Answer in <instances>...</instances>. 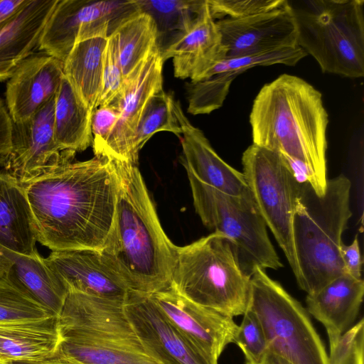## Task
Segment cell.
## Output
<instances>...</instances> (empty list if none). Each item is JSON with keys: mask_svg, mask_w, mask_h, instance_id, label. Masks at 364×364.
I'll use <instances>...</instances> for the list:
<instances>
[{"mask_svg": "<svg viewBox=\"0 0 364 364\" xmlns=\"http://www.w3.org/2000/svg\"><path fill=\"white\" fill-rule=\"evenodd\" d=\"M23 185L38 242L52 251L102 250L118 188L109 159L68 162Z\"/></svg>", "mask_w": 364, "mask_h": 364, "instance_id": "cell-1", "label": "cell"}, {"mask_svg": "<svg viewBox=\"0 0 364 364\" xmlns=\"http://www.w3.org/2000/svg\"><path fill=\"white\" fill-rule=\"evenodd\" d=\"M250 124L253 144L280 152L324 194L328 115L320 91L298 76L282 74L256 95Z\"/></svg>", "mask_w": 364, "mask_h": 364, "instance_id": "cell-2", "label": "cell"}, {"mask_svg": "<svg viewBox=\"0 0 364 364\" xmlns=\"http://www.w3.org/2000/svg\"><path fill=\"white\" fill-rule=\"evenodd\" d=\"M108 159L117 176V197L112 228L100 252L130 291L152 294L165 290L177 246L161 225L137 165Z\"/></svg>", "mask_w": 364, "mask_h": 364, "instance_id": "cell-3", "label": "cell"}, {"mask_svg": "<svg viewBox=\"0 0 364 364\" xmlns=\"http://www.w3.org/2000/svg\"><path fill=\"white\" fill-rule=\"evenodd\" d=\"M350 181L341 174L328 179L318 195L306 180L293 219V240L299 265V287L311 294L347 274L340 255L342 234L352 216Z\"/></svg>", "mask_w": 364, "mask_h": 364, "instance_id": "cell-4", "label": "cell"}, {"mask_svg": "<svg viewBox=\"0 0 364 364\" xmlns=\"http://www.w3.org/2000/svg\"><path fill=\"white\" fill-rule=\"evenodd\" d=\"M169 287L194 304L233 318L248 307L250 277L240 268L231 240L213 232L176 247Z\"/></svg>", "mask_w": 364, "mask_h": 364, "instance_id": "cell-5", "label": "cell"}, {"mask_svg": "<svg viewBox=\"0 0 364 364\" xmlns=\"http://www.w3.org/2000/svg\"><path fill=\"white\" fill-rule=\"evenodd\" d=\"M297 29V45L324 73L364 76V1H289Z\"/></svg>", "mask_w": 364, "mask_h": 364, "instance_id": "cell-6", "label": "cell"}, {"mask_svg": "<svg viewBox=\"0 0 364 364\" xmlns=\"http://www.w3.org/2000/svg\"><path fill=\"white\" fill-rule=\"evenodd\" d=\"M186 172L197 214L207 228L231 240L246 275L251 277L257 268L266 270L283 267L252 195L224 193Z\"/></svg>", "mask_w": 364, "mask_h": 364, "instance_id": "cell-7", "label": "cell"}, {"mask_svg": "<svg viewBox=\"0 0 364 364\" xmlns=\"http://www.w3.org/2000/svg\"><path fill=\"white\" fill-rule=\"evenodd\" d=\"M247 308L262 326L268 350L293 364H328V355L307 311L260 268L250 277Z\"/></svg>", "mask_w": 364, "mask_h": 364, "instance_id": "cell-8", "label": "cell"}, {"mask_svg": "<svg viewBox=\"0 0 364 364\" xmlns=\"http://www.w3.org/2000/svg\"><path fill=\"white\" fill-rule=\"evenodd\" d=\"M242 164L256 206L297 280L299 269L292 226L304 179L280 152L253 144L243 152Z\"/></svg>", "mask_w": 364, "mask_h": 364, "instance_id": "cell-9", "label": "cell"}, {"mask_svg": "<svg viewBox=\"0 0 364 364\" xmlns=\"http://www.w3.org/2000/svg\"><path fill=\"white\" fill-rule=\"evenodd\" d=\"M124 303L69 291L58 316L61 339L116 345L147 354Z\"/></svg>", "mask_w": 364, "mask_h": 364, "instance_id": "cell-10", "label": "cell"}, {"mask_svg": "<svg viewBox=\"0 0 364 364\" xmlns=\"http://www.w3.org/2000/svg\"><path fill=\"white\" fill-rule=\"evenodd\" d=\"M55 97L29 119L13 124L11 146L0 166L21 183L48 174L75 156L62 151L55 141Z\"/></svg>", "mask_w": 364, "mask_h": 364, "instance_id": "cell-11", "label": "cell"}, {"mask_svg": "<svg viewBox=\"0 0 364 364\" xmlns=\"http://www.w3.org/2000/svg\"><path fill=\"white\" fill-rule=\"evenodd\" d=\"M164 61L156 46L124 81L119 95L112 102L119 117L102 151L95 156L113 159L137 165L135 136L145 106L155 93L163 90Z\"/></svg>", "mask_w": 364, "mask_h": 364, "instance_id": "cell-12", "label": "cell"}, {"mask_svg": "<svg viewBox=\"0 0 364 364\" xmlns=\"http://www.w3.org/2000/svg\"><path fill=\"white\" fill-rule=\"evenodd\" d=\"M124 306L146 352L161 364H218L166 318L150 294L129 291Z\"/></svg>", "mask_w": 364, "mask_h": 364, "instance_id": "cell-13", "label": "cell"}, {"mask_svg": "<svg viewBox=\"0 0 364 364\" xmlns=\"http://www.w3.org/2000/svg\"><path fill=\"white\" fill-rule=\"evenodd\" d=\"M150 295L166 318L209 358L218 361L235 342L238 325L233 318L194 304L170 287Z\"/></svg>", "mask_w": 364, "mask_h": 364, "instance_id": "cell-14", "label": "cell"}, {"mask_svg": "<svg viewBox=\"0 0 364 364\" xmlns=\"http://www.w3.org/2000/svg\"><path fill=\"white\" fill-rule=\"evenodd\" d=\"M215 22L227 49V57L298 46L296 25L289 1L269 11Z\"/></svg>", "mask_w": 364, "mask_h": 364, "instance_id": "cell-15", "label": "cell"}, {"mask_svg": "<svg viewBox=\"0 0 364 364\" xmlns=\"http://www.w3.org/2000/svg\"><path fill=\"white\" fill-rule=\"evenodd\" d=\"M45 260L68 291L124 302L130 291L100 251H52Z\"/></svg>", "mask_w": 364, "mask_h": 364, "instance_id": "cell-16", "label": "cell"}, {"mask_svg": "<svg viewBox=\"0 0 364 364\" xmlns=\"http://www.w3.org/2000/svg\"><path fill=\"white\" fill-rule=\"evenodd\" d=\"M63 77V63L45 53L23 60L6 83V107L13 122L29 119L53 98Z\"/></svg>", "mask_w": 364, "mask_h": 364, "instance_id": "cell-17", "label": "cell"}, {"mask_svg": "<svg viewBox=\"0 0 364 364\" xmlns=\"http://www.w3.org/2000/svg\"><path fill=\"white\" fill-rule=\"evenodd\" d=\"M172 108L181 130V161L186 170L200 182L224 193L236 196L252 195L244 174L218 155L203 132L189 122L180 102L174 98Z\"/></svg>", "mask_w": 364, "mask_h": 364, "instance_id": "cell-18", "label": "cell"}, {"mask_svg": "<svg viewBox=\"0 0 364 364\" xmlns=\"http://www.w3.org/2000/svg\"><path fill=\"white\" fill-rule=\"evenodd\" d=\"M216 20L208 4L193 28L161 53L163 61L173 59L176 77L198 81L227 57Z\"/></svg>", "mask_w": 364, "mask_h": 364, "instance_id": "cell-19", "label": "cell"}, {"mask_svg": "<svg viewBox=\"0 0 364 364\" xmlns=\"http://www.w3.org/2000/svg\"><path fill=\"white\" fill-rule=\"evenodd\" d=\"M0 279L58 316L68 292L38 252L24 255L0 246Z\"/></svg>", "mask_w": 364, "mask_h": 364, "instance_id": "cell-20", "label": "cell"}, {"mask_svg": "<svg viewBox=\"0 0 364 364\" xmlns=\"http://www.w3.org/2000/svg\"><path fill=\"white\" fill-rule=\"evenodd\" d=\"M363 294V280L348 274L336 277L318 291L307 294V312L324 326L329 344L353 326Z\"/></svg>", "mask_w": 364, "mask_h": 364, "instance_id": "cell-21", "label": "cell"}, {"mask_svg": "<svg viewBox=\"0 0 364 364\" xmlns=\"http://www.w3.org/2000/svg\"><path fill=\"white\" fill-rule=\"evenodd\" d=\"M58 0H28L0 28V81L9 80L38 47L44 26Z\"/></svg>", "mask_w": 364, "mask_h": 364, "instance_id": "cell-22", "label": "cell"}, {"mask_svg": "<svg viewBox=\"0 0 364 364\" xmlns=\"http://www.w3.org/2000/svg\"><path fill=\"white\" fill-rule=\"evenodd\" d=\"M60 341L58 316L0 322V361L55 360Z\"/></svg>", "mask_w": 364, "mask_h": 364, "instance_id": "cell-23", "label": "cell"}, {"mask_svg": "<svg viewBox=\"0 0 364 364\" xmlns=\"http://www.w3.org/2000/svg\"><path fill=\"white\" fill-rule=\"evenodd\" d=\"M33 218L25 188L0 169V246L32 255L37 252Z\"/></svg>", "mask_w": 364, "mask_h": 364, "instance_id": "cell-24", "label": "cell"}, {"mask_svg": "<svg viewBox=\"0 0 364 364\" xmlns=\"http://www.w3.org/2000/svg\"><path fill=\"white\" fill-rule=\"evenodd\" d=\"M92 112L64 75L55 95L54 134L62 151L75 154L92 144Z\"/></svg>", "mask_w": 364, "mask_h": 364, "instance_id": "cell-25", "label": "cell"}, {"mask_svg": "<svg viewBox=\"0 0 364 364\" xmlns=\"http://www.w3.org/2000/svg\"><path fill=\"white\" fill-rule=\"evenodd\" d=\"M108 38L77 41L63 62L64 75L90 111L97 108L102 88L103 55Z\"/></svg>", "mask_w": 364, "mask_h": 364, "instance_id": "cell-26", "label": "cell"}, {"mask_svg": "<svg viewBox=\"0 0 364 364\" xmlns=\"http://www.w3.org/2000/svg\"><path fill=\"white\" fill-rule=\"evenodd\" d=\"M139 11L154 20L161 53L185 36L203 13L207 0H134Z\"/></svg>", "mask_w": 364, "mask_h": 364, "instance_id": "cell-27", "label": "cell"}, {"mask_svg": "<svg viewBox=\"0 0 364 364\" xmlns=\"http://www.w3.org/2000/svg\"><path fill=\"white\" fill-rule=\"evenodd\" d=\"M89 0H58L43 30L38 48L63 63L75 44Z\"/></svg>", "mask_w": 364, "mask_h": 364, "instance_id": "cell-28", "label": "cell"}, {"mask_svg": "<svg viewBox=\"0 0 364 364\" xmlns=\"http://www.w3.org/2000/svg\"><path fill=\"white\" fill-rule=\"evenodd\" d=\"M124 79L144 62L157 45V30L153 18L138 11L123 20L114 31Z\"/></svg>", "mask_w": 364, "mask_h": 364, "instance_id": "cell-29", "label": "cell"}, {"mask_svg": "<svg viewBox=\"0 0 364 364\" xmlns=\"http://www.w3.org/2000/svg\"><path fill=\"white\" fill-rule=\"evenodd\" d=\"M55 360L64 364H161L122 346L61 339Z\"/></svg>", "mask_w": 364, "mask_h": 364, "instance_id": "cell-30", "label": "cell"}, {"mask_svg": "<svg viewBox=\"0 0 364 364\" xmlns=\"http://www.w3.org/2000/svg\"><path fill=\"white\" fill-rule=\"evenodd\" d=\"M173 98L162 90L147 102L136 132L134 145L137 154L155 133L168 132L181 136V127L172 108Z\"/></svg>", "mask_w": 364, "mask_h": 364, "instance_id": "cell-31", "label": "cell"}, {"mask_svg": "<svg viewBox=\"0 0 364 364\" xmlns=\"http://www.w3.org/2000/svg\"><path fill=\"white\" fill-rule=\"evenodd\" d=\"M306 55L307 53L301 48L296 46L253 55L226 57L214 66L204 78L216 73H225L234 80L243 72L257 66H268L276 64L293 66Z\"/></svg>", "mask_w": 364, "mask_h": 364, "instance_id": "cell-32", "label": "cell"}, {"mask_svg": "<svg viewBox=\"0 0 364 364\" xmlns=\"http://www.w3.org/2000/svg\"><path fill=\"white\" fill-rule=\"evenodd\" d=\"M50 316L55 315L0 279V322L33 320Z\"/></svg>", "mask_w": 364, "mask_h": 364, "instance_id": "cell-33", "label": "cell"}, {"mask_svg": "<svg viewBox=\"0 0 364 364\" xmlns=\"http://www.w3.org/2000/svg\"><path fill=\"white\" fill-rule=\"evenodd\" d=\"M234 343L241 349L245 364H261L268 351L262 326L257 316L248 308L238 326Z\"/></svg>", "mask_w": 364, "mask_h": 364, "instance_id": "cell-34", "label": "cell"}, {"mask_svg": "<svg viewBox=\"0 0 364 364\" xmlns=\"http://www.w3.org/2000/svg\"><path fill=\"white\" fill-rule=\"evenodd\" d=\"M124 81L119 60L117 37L112 33L107 38L104 52L102 88L97 107L110 105L119 95Z\"/></svg>", "mask_w": 364, "mask_h": 364, "instance_id": "cell-35", "label": "cell"}, {"mask_svg": "<svg viewBox=\"0 0 364 364\" xmlns=\"http://www.w3.org/2000/svg\"><path fill=\"white\" fill-rule=\"evenodd\" d=\"M287 2L288 0H208L215 20L247 17L278 9Z\"/></svg>", "mask_w": 364, "mask_h": 364, "instance_id": "cell-36", "label": "cell"}, {"mask_svg": "<svg viewBox=\"0 0 364 364\" xmlns=\"http://www.w3.org/2000/svg\"><path fill=\"white\" fill-rule=\"evenodd\" d=\"M328 364H353L364 355V320L361 318L329 344Z\"/></svg>", "mask_w": 364, "mask_h": 364, "instance_id": "cell-37", "label": "cell"}, {"mask_svg": "<svg viewBox=\"0 0 364 364\" xmlns=\"http://www.w3.org/2000/svg\"><path fill=\"white\" fill-rule=\"evenodd\" d=\"M119 117V111L114 104L98 107L93 112L91 121L92 147L97 156L105 146Z\"/></svg>", "mask_w": 364, "mask_h": 364, "instance_id": "cell-38", "label": "cell"}, {"mask_svg": "<svg viewBox=\"0 0 364 364\" xmlns=\"http://www.w3.org/2000/svg\"><path fill=\"white\" fill-rule=\"evenodd\" d=\"M340 255L346 273L355 278H361L362 257L357 235L349 245L342 243Z\"/></svg>", "mask_w": 364, "mask_h": 364, "instance_id": "cell-39", "label": "cell"}, {"mask_svg": "<svg viewBox=\"0 0 364 364\" xmlns=\"http://www.w3.org/2000/svg\"><path fill=\"white\" fill-rule=\"evenodd\" d=\"M13 124L8 109L3 100L0 98V160L11 146Z\"/></svg>", "mask_w": 364, "mask_h": 364, "instance_id": "cell-40", "label": "cell"}, {"mask_svg": "<svg viewBox=\"0 0 364 364\" xmlns=\"http://www.w3.org/2000/svg\"><path fill=\"white\" fill-rule=\"evenodd\" d=\"M28 0H0V28L7 23Z\"/></svg>", "mask_w": 364, "mask_h": 364, "instance_id": "cell-41", "label": "cell"}, {"mask_svg": "<svg viewBox=\"0 0 364 364\" xmlns=\"http://www.w3.org/2000/svg\"><path fill=\"white\" fill-rule=\"evenodd\" d=\"M261 364H293L286 358L269 350L266 353Z\"/></svg>", "mask_w": 364, "mask_h": 364, "instance_id": "cell-42", "label": "cell"}, {"mask_svg": "<svg viewBox=\"0 0 364 364\" xmlns=\"http://www.w3.org/2000/svg\"><path fill=\"white\" fill-rule=\"evenodd\" d=\"M6 364H64L63 363L58 362L57 360H50V361H44V362H23V361H16L11 362Z\"/></svg>", "mask_w": 364, "mask_h": 364, "instance_id": "cell-43", "label": "cell"}, {"mask_svg": "<svg viewBox=\"0 0 364 364\" xmlns=\"http://www.w3.org/2000/svg\"><path fill=\"white\" fill-rule=\"evenodd\" d=\"M363 360H364V355L358 357L353 364H364Z\"/></svg>", "mask_w": 364, "mask_h": 364, "instance_id": "cell-44", "label": "cell"}, {"mask_svg": "<svg viewBox=\"0 0 364 364\" xmlns=\"http://www.w3.org/2000/svg\"><path fill=\"white\" fill-rule=\"evenodd\" d=\"M0 364H1V361H0Z\"/></svg>", "mask_w": 364, "mask_h": 364, "instance_id": "cell-45", "label": "cell"}]
</instances>
